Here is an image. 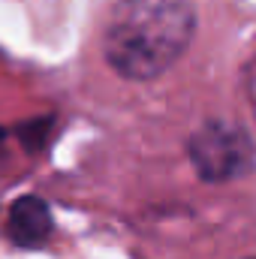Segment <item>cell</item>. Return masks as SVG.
I'll list each match as a JSON object with an SVG mask.
<instances>
[{
	"label": "cell",
	"instance_id": "obj_1",
	"mask_svg": "<svg viewBox=\"0 0 256 259\" xmlns=\"http://www.w3.org/2000/svg\"><path fill=\"white\" fill-rule=\"evenodd\" d=\"M196 15L187 0H121L106 24V61L127 78H154L190 46Z\"/></svg>",
	"mask_w": 256,
	"mask_h": 259
},
{
	"label": "cell",
	"instance_id": "obj_2",
	"mask_svg": "<svg viewBox=\"0 0 256 259\" xmlns=\"http://www.w3.org/2000/svg\"><path fill=\"white\" fill-rule=\"evenodd\" d=\"M193 166L205 181H229L253 166V142L235 124L211 121L193 136L190 142Z\"/></svg>",
	"mask_w": 256,
	"mask_h": 259
},
{
	"label": "cell",
	"instance_id": "obj_3",
	"mask_svg": "<svg viewBox=\"0 0 256 259\" xmlns=\"http://www.w3.org/2000/svg\"><path fill=\"white\" fill-rule=\"evenodd\" d=\"M52 232V214L36 196H24L9 211V238L18 247H36Z\"/></svg>",
	"mask_w": 256,
	"mask_h": 259
}]
</instances>
